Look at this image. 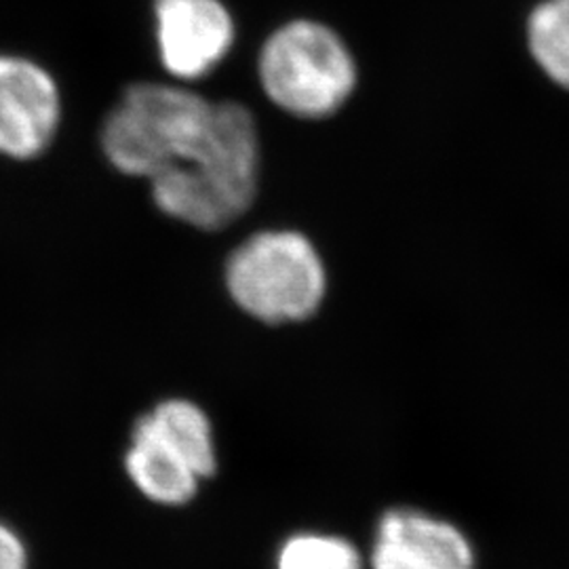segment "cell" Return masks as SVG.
I'll list each match as a JSON object with an SVG mask.
<instances>
[{
  "instance_id": "6da1fadb",
  "label": "cell",
  "mask_w": 569,
  "mask_h": 569,
  "mask_svg": "<svg viewBox=\"0 0 569 569\" xmlns=\"http://www.w3.org/2000/svg\"><path fill=\"white\" fill-rule=\"evenodd\" d=\"M262 148L243 103H213L201 136L152 183L159 209L199 230H222L251 209L260 188Z\"/></svg>"
},
{
  "instance_id": "7a4b0ae2",
  "label": "cell",
  "mask_w": 569,
  "mask_h": 569,
  "mask_svg": "<svg viewBox=\"0 0 569 569\" xmlns=\"http://www.w3.org/2000/svg\"><path fill=\"white\" fill-rule=\"evenodd\" d=\"M226 287L234 305L266 326L302 323L326 300V262L302 232L262 230L230 253Z\"/></svg>"
},
{
  "instance_id": "3957f363",
  "label": "cell",
  "mask_w": 569,
  "mask_h": 569,
  "mask_svg": "<svg viewBox=\"0 0 569 569\" xmlns=\"http://www.w3.org/2000/svg\"><path fill=\"white\" fill-rule=\"evenodd\" d=\"M266 98L302 121L333 117L357 89V61L329 26L293 20L274 30L260 51Z\"/></svg>"
},
{
  "instance_id": "277c9868",
  "label": "cell",
  "mask_w": 569,
  "mask_h": 569,
  "mask_svg": "<svg viewBox=\"0 0 569 569\" xmlns=\"http://www.w3.org/2000/svg\"><path fill=\"white\" fill-rule=\"evenodd\" d=\"M211 112L213 102L194 91L154 82L133 84L106 119L103 152L122 173L152 180L201 136Z\"/></svg>"
},
{
  "instance_id": "5b68a950",
  "label": "cell",
  "mask_w": 569,
  "mask_h": 569,
  "mask_svg": "<svg viewBox=\"0 0 569 569\" xmlns=\"http://www.w3.org/2000/svg\"><path fill=\"white\" fill-rule=\"evenodd\" d=\"M60 122V93L34 61L0 56V154L32 159L51 143Z\"/></svg>"
},
{
  "instance_id": "8992f818",
  "label": "cell",
  "mask_w": 569,
  "mask_h": 569,
  "mask_svg": "<svg viewBox=\"0 0 569 569\" xmlns=\"http://www.w3.org/2000/svg\"><path fill=\"white\" fill-rule=\"evenodd\" d=\"M159 51L183 81L209 74L234 44V20L220 0H157Z\"/></svg>"
},
{
  "instance_id": "52a82bcc",
  "label": "cell",
  "mask_w": 569,
  "mask_h": 569,
  "mask_svg": "<svg viewBox=\"0 0 569 569\" xmlns=\"http://www.w3.org/2000/svg\"><path fill=\"white\" fill-rule=\"evenodd\" d=\"M373 569H475L467 536L422 510L392 509L378 523Z\"/></svg>"
},
{
  "instance_id": "ba28073f",
  "label": "cell",
  "mask_w": 569,
  "mask_h": 569,
  "mask_svg": "<svg viewBox=\"0 0 569 569\" xmlns=\"http://www.w3.org/2000/svg\"><path fill=\"white\" fill-rule=\"evenodd\" d=\"M124 467L143 496L163 507H182L190 502L203 479L190 453L164 435L148 413L133 428Z\"/></svg>"
},
{
  "instance_id": "9c48e42d",
  "label": "cell",
  "mask_w": 569,
  "mask_h": 569,
  "mask_svg": "<svg viewBox=\"0 0 569 569\" xmlns=\"http://www.w3.org/2000/svg\"><path fill=\"white\" fill-rule=\"evenodd\" d=\"M528 47L550 81L569 91V0H542L529 13Z\"/></svg>"
},
{
  "instance_id": "30bf717a",
  "label": "cell",
  "mask_w": 569,
  "mask_h": 569,
  "mask_svg": "<svg viewBox=\"0 0 569 569\" xmlns=\"http://www.w3.org/2000/svg\"><path fill=\"white\" fill-rule=\"evenodd\" d=\"M277 569H363L357 549L338 536L298 533L283 545Z\"/></svg>"
},
{
  "instance_id": "8fae6325",
  "label": "cell",
  "mask_w": 569,
  "mask_h": 569,
  "mask_svg": "<svg viewBox=\"0 0 569 569\" xmlns=\"http://www.w3.org/2000/svg\"><path fill=\"white\" fill-rule=\"evenodd\" d=\"M28 557L16 531L0 526V569H26Z\"/></svg>"
}]
</instances>
